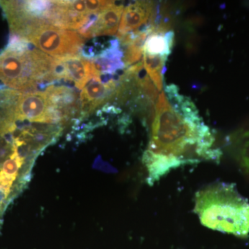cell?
<instances>
[{
  "label": "cell",
  "instance_id": "3957f363",
  "mask_svg": "<svg viewBox=\"0 0 249 249\" xmlns=\"http://www.w3.org/2000/svg\"><path fill=\"white\" fill-rule=\"evenodd\" d=\"M19 36L57 59L79 55L85 42L76 31L55 27L40 18H32Z\"/></svg>",
  "mask_w": 249,
  "mask_h": 249
},
{
  "label": "cell",
  "instance_id": "5b68a950",
  "mask_svg": "<svg viewBox=\"0 0 249 249\" xmlns=\"http://www.w3.org/2000/svg\"><path fill=\"white\" fill-rule=\"evenodd\" d=\"M90 16L85 1H53L47 20L62 29L79 30Z\"/></svg>",
  "mask_w": 249,
  "mask_h": 249
},
{
  "label": "cell",
  "instance_id": "277c9868",
  "mask_svg": "<svg viewBox=\"0 0 249 249\" xmlns=\"http://www.w3.org/2000/svg\"><path fill=\"white\" fill-rule=\"evenodd\" d=\"M14 117L19 121L55 124H63L68 121L46 91L22 94L14 109Z\"/></svg>",
  "mask_w": 249,
  "mask_h": 249
},
{
  "label": "cell",
  "instance_id": "5bb4252c",
  "mask_svg": "<svg viewBox=\"0 0 249 249\" xmlns=\"http://www.w3.org/2000/svg\"><path fill=\"white\" fill-rule=\"evenodd\" d=\"M114 1H85L87 8L91 16L98 15L103 12L106 8L110 6Z\"/></svg>",
  "mask_w": 249,
  "mask_h": 249
},
{
  "label": "cell",
  "instance_id": "9c48e42d",
  "mask_svg": "<svg viewBox=\"0 0 249 249\" xmlns=\"http://www.w3.org/2000/svg\"><path fill=\"white\" fill-rule=\"evenodd\" d=\"M124 52L121 49L120 41L114 39L109 41V45L103 49L92 62L95 70L100 76L103 75H114L124 67Z\"/></svg>",
  "mask_w": 249,
  "mask_h": 249
},
{
  "label": "cell",
  "instance_id": "8992f818",
  "mask_svg": "<svg viewBox=\"0 0 249 249\" xmlns=\"http://www.w3.org/2000/svg\"><path fill=\"white\" fill-rule=\"evenodd\" d=\"M117 87L118 81L115 80L104 81L101 77H93L80 93V118L87 117L95 109L110 101L115 95Z\"/></svg>",
  "mask_w": 249,
  "mask_h": 249
},
{
  "label": "cell",
  "instance_id": "6da1fadb",
  "mask_svg": "<svg viewBox=\"0 0 249 249\" xmlns=\"http://www.w3.org/2000/svg\"><path fill=\"white\" fill-rule=\"evenodd\" d=\"M214 137L202 119H187L175 110L160 93L151 119L148 147L144 152L147 181L153 184L181 165L217 160L221 152L213 148Z\"/></svg>",
  "mask_w": 249,
  "mask_h": 249
},
{
  "label": "cell",
  "instance_id": "52a82bcc",
  "mask_svg": "<svg viewBox=\"0 0 249 249\" xmlns=\"http://www.w3.org/2000/svg\"><path fill=\"white\" fill-rule=\"evenodd\" d=\"M156 12L155 4L151 1H136L124 10L118 31V39L131 33L138 31L139 28L151 22Z\"/></svg>",
  "mask_w": 249,
  "mask_h": 249
},
{
  "label": "cell",
  "instance_id": "ba28073f",
  "mask_svg": "<svg viewBox=\"0 0 249 249\" xmlns=\"http://www.w3.org/2000/svg\"><path fill=\"white\" fill-rule=\"evenodd\" d=\"M66 71V80L73 82L78 89H83L93 77H101L95 70L91 60L80 55L60 58Z\"/></svg>",
  "mask_w": 249,
  "mask_h": 249
},
{
  "label": "cell",
  "instance_id": "4fadbf2b",
  "mask_svg": "<svg viewBox=\"0 0 249 249\" xmlns=\"http://www.w3.org/2000/svg\"><path fill=\"white\" fill-rule=\"evenodd\" d=\"M167 58L168 57L161 55L143 53V67L159 91H160L163 88V73L165 71L164 67Z\"/></svg>",
  "mask_w": 249,
  "mask_h": 249
},
{
  "label": "cell",
  "instance_id": "30bf717a",
  "mask_svg": "<svg viewBox=\"0 0 249 249\" xmlns=\"http://www.w3.org/2000/svg\"><path fill=\"white\" fill-rule=\"evenodd\" d=\"M124 10L123 5H116L115 2L113 3L98 15L96 22L83 37L85 39L95 36L115 35L120 25Z\"/></svg>",
  "mask_w": 249,
  "mask_h": 249
},
{
  "label": "cell",
  "instance_id": "7a4b0ae2",
  "mask_svg": "<svg viewBox=\"0 0 249 249\" xmlns=\"http://www.w3.org/2000/svg\"><path fill=\"white\" fill-rule=\"evenodd\" d=\"M195 212L213 230L246 237L249 233V203L235 186L215 183L196 193Z\"/></svg>",
  "mask_w": 249,
  "mask_h": 249
},
{
  "label": "cell",
  "instance_id": "7c38bea8",
  "mask_svg": "<svg viewBox=\"0 0 249 249\" xmlns=\"http://www.w3.org/2000/svg\"><path fill=\"white\" fill-rule=\"evenodd\" d=\"M175 34L170 31L165 34H152L147 37L143 53L168 57L171 53Z\"/></svg>",
  "mask_w": 249,
  "mask_h": 249
},
{
  "label": "cell",
  "instance_id": "8fae6325",
  "mask_svg": "<svg viewBox=\"0 0 249 249\" xmlns=\"http://www.w3.org/2000/svg\"><path fill=\"white\" fill-rule=\"evenodd\" d=\"M152 28L148 24L142 30L131 33L119 40L120 41L121 45L125 47L124 60V67L132 66L141 60L145 41L152 34Z\"/></svg>",
  "mask_w": 249,
  "mask_h": 249
}]
</instances>
